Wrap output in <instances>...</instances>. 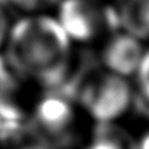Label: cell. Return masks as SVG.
Here are the masks:
<instances>
[{"label":"cell","instance_id":"obj_1","mask_svg":"<svg viewBox=\"0 0 149 149\" xmlns=\"http://www.w3.org/2000/svg\"><path fill=\"white\" fill-rule=\"evenodd\" d=\"M4 58L33 86L61 90L70 78L72 42L54 16L26 15L10 26Z\"/></svg>","mask_w":149,"mask_h":149},{"label":"cell","instance_id":"obj_3","mask_svg":"<svg viewBox=\"0 0 149 149\" xmlns=\"http://www.w3.org/2000/svg\"><path fill=\"white\" fill-rule=\"evenodd\" d=\"M28 126L33 142L42 149H70L77 139L75 103L49 91L36 101Z\"/></svg>","mask_w":149,"mask_h":149},{"label":"cell","instance_id":"obj_4","mask_svg":"<svg viewBox=\"0 0 149 149\" xmlns=\"http://www.w3.org/2000/svg\"><path fill=\"white\" fill-rule=\"evenodd\" d=\"M55 19L71 42L91 44L122 29L117 7L103 0H61Z\"/></svg>","mask_w":149,"mask_h":149},{"label":"cell","instance_id":"obj_6","mask_svg":"<svg viewBox=\"0 0 149 149\" xmlns=\"http://www.w3.org/2000/svg\"><path fill=\"white\" fill-rule=\"evenodd\" d=\"M146 49L141 39L120 29L104 41L100 54L101 67L129 80L133 75L136 77Z\"/></svg>","mask_w":149,"mask_h":149},{"label":"cell","instance_id":"obj_9","mask_svg":"<svg viewBox=\"0 0 149 149\" xmlns=\"http://www.w3.org/2000/svg\"><path fill=\"white\" fill-rule=\"evenodd\" d=\"M7 3L26 15H44L45 10L58 6L61 0H7Z\"/></svg>","mask_w":149,"mask_h":149},{"label":"cell","instance_id":"obj_12","mask_svg":"<svg viewBox=\"0 0 149 149\" xmlns=\"http://www.w3.org/2000/svg\"><path fill=\"white\" fill-rule=\"evenodd\" d=\"M13 145L16 146V149H42L41 146H38V145L33 142V139H32V136H31V132H29V126L26 127V133L23 132L22 136H19L17 143L15 142Z\"/></svg>","mask_w":149,"mask_h":149},{"label":"cell","instance_id":"obj_5","mask_svg":"<svg viewBox=\"0 0 149 149\" xmlns=\"http://www.w3.org/2000/svg\"><path fill=\"white\" fill-rule=\"evenodd\" d=\"M33 84L0 56V117L4 125L28 123L36 104L31 96Z\"/></svg>","mask_w":149,"mask_h":149},{"label":"cell","instance_id":"obj_14","mask_svg":"<svg viewBox=\"0 0 149 149\" xmlns=\"http://www.w3.org/2000/svg\"><path fill=\"white\" fill-rule=\"evenodd\" d=\"M3 127H4V123H3V120L0 117V138H1V133H3Z\"/></svg>","mask_w":149,"mask_h":149},{"label":"cell","instance_id":"obj_7","mask_svg":"<svg viewBox=\"0 0 149 149\" xmlns=\"http://www.w3.org/2000/svg\"><path fill=\"white\" fill-rule=\"evenodd\" d=\"M122 31L142 42L149 39V0H122L117 6Z\"/></svg>","mask_w":149,"mask_h":149},{"label":"cell","instance_id":"obj_8","mask_svg":"<svg viewBox=\"0 0 149 149\" xmlns=\"http://www.w3.org/2000/svg\"><path fill=\"white\" fill-rule=\"evenodd\" d=\"M84 149H136V141L114 123L99 125Z\"/></svg>","mask_w":149,"mask_h":149},{"label":"cell","instance_id":"obj_10","mask_svg":"<svg viewBox=\"0 0 149 149\" xmlns=\"http://www.w3.org/2000/svg\"><path fill=\"white\" fill-rule=\"evenodd\" d=\"M136 80H138V87H139L142 96L149 103V48L145 52L142 64H141V67L138 70Z\"/></svg>","mask_w":149,"mask_h":149},{"label":"cell","instance_id":"obj_2","mask_svg":"<svg viewBox=\"0 0 149 149\" xmlns=\"http://www.w3.org/2000/svg\"><path fill=\"white\" fill-rule=\"evenodd\" d=\"M58 93L78 104L97 125L114 123L127 113L133 100V90L129 80L103 67L78 70Z\"/></svg>","mask_w":149,"mask_h":149},{"label":"cell","instance_id":"obj_13","mask_svg":"<svg viewBox=\"0 0 149 149\" xmlns=\"http://www.w3.org/2000/svg\"><path fill=\"white\" fill-rule=\"evenodd\" d=\"M136 149H149V132H146V133L136 142Z\"/></svg>","mask_w":149,"mask_h":149},{"label":"cell","instance_id":"obj_11","mask_svg":"<svg viewBox=\"0 0 149 149\" xmlns=\"http://www.w3.org/2000/svg\"><path fill=\"white\" fill-rule=\"evenodd\" d=\"M9 31H10V23L7 19V13L4 10V6L0 4V49L6 45Z\"/></svg>","mask_w":149,"mask_h":149}]
</instances>
